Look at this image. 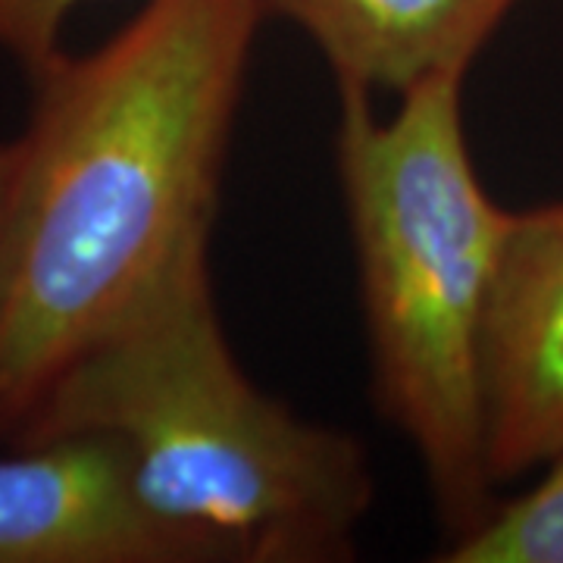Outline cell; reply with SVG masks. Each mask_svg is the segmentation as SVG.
<instances>
[{
  "label": "cell",
  "mask_w": 563,
  "mask_h": 563,
  "mask_svg": "<svg viewBox=\"0 0 563 563\" xmlns=\"http://www.w3.org/2000/svg\"><path fill=\"white\" fill-rule=\"evenodd\" d=\"M263 0H147L101 47L32 76L0 217V432L198 244Z\"/></svg>",
  "instance_id": "6da1fadb"
},
{
  "label": "cell",
  "mask_w": 563,
  "mask_h": 563,
  "mask_svg": "<svg viewBox=\"0 0 563 563\" xmlns=\"http://www.w3.org/2000/svg\"><path fill=\"white\" fill-rule=\"evenodd\" d=\"M107 432L163 520L217 563L351 558L376 498L363 444L266 395L225 339L210 242L63 369L16 442Z\"/></svg>",
  "instance_id": "7a4b0ae2"
},
{
  "label": "cell",
  "mask_w": 563,
  "mask_h": 563,
  "mask_svg": "<svg viewBox=\"0 0 563 563\" xmlns=\"http://www.w3.org/2000/svg\"><path fill=\"white\" fill-rule=\"evenodd\" d=\"M463 79L422 81L388 117L373 91L339 85V176L376 401L413 448L448 542L495 510L479 351L510 225L470 157Z\"/></svg>",
  "instance_id": "3957f363"
},
{
  "label": "cell",
  "mask_w": 563,
  "mask_h": 563,
  "mask_svg": "<svg viewBox=\"0 0 563 563\" xmlns=\"http://www.w3.org/2000/svg\"><path fill=\"white\" fill-rule=\"evenodd\" d=\"M0 563H217L163 520L107 432H63L0 457Z\"/></svg>",
  "instance_id": "277c9868"
},
{
  "label": "cell",
  "mask_w": 563,
  "mask_h": 563,
  "mask_svg": "<svg viewBox=\"0 0 563 563\" xmlns=\"http://www.w3.org/2000/svg\"><path fill=\"white\" fill-rule=\"evenodd\" d=\"M479 391L492 483L563 461V201L510 213L485 307Z\"/></svg>",
  "instance_id": "5b68a950"
},
{
  "label": "cell",
  "mask_w": 563,
  "mask_h": 563,
  "mask_svg": "<svg viewBox=\"0 0 563 563\" xmlns=\"http://www.w3.org/2000/svg\"><path fill=\"white\" fill-rule=\"evenodd\" d=\"M317 44L339 85L404 95L466 76L520 0H263Z\"/></svg>",
  "instance_id": "8992f818"
},
{
  "label": "cell",
  "mask_w": 563,
  "mask_h": 563,
  "mask_svg": "<svg viewBox=\"0 0 563 563\" xmlns=\"http://www.w3.org/2000/svg\"><path fill=\"white\" fill-rule=\"evenodd\" d=\"M444 563H563V461L520 498L495 504L483 523L448 542Z\"/></svg>",
  "instance_id": "52a82bcc"
},
{
  "label": "cell",
  "mask_w": 563,
  "mask_h": 563,
  "mask_svg": "<svg viewBox=\"0 0 563 563\" xmlns=\"http://www.w3.org/2000/svg\"><path fill=\"white\" fill-rule=\"evenodd\" d=\"M91 0H0V54L32 79L60 54L66 20Z\"/></svg>",
  "instance_id": "ba28073f"
},
{
  "label": "cell",
  "mask_w": 563,
  "mask_h": 563,
  "mask_svg": "<svg viewBox=\"0 0 563 563\" xmlns=\"http://www.w3.org/2000/svg\"><path fill=\"white\" fill-rule=\"evenodd\" d=\"M13 157H16L13 141H3V144H0V217H3V201H7V188H10Z\"/></svg>",
  "instance_id": "9c48e42d"
}]
</instances>
